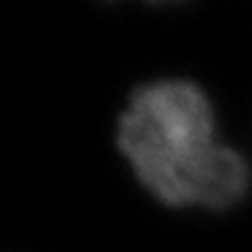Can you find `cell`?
Segmentation results:
<instances>
[{
    "mask_svg": "<svg viewBox=\"0 0 252 252\" xmlns=\"http://www.w3.org/2000/svg\"><path fill=\"white\" fill-rule=\"evenodd\" d=\"M117 145L140 185L171 208L224 210L248 191V163L217 140L210 100L191 82L135 89L119 117Z\"/></svg>",
    "mask_w": 252,
    "mask_h": 252,
    "instance_id": "6da1fadb",
    "label": "cell"
},
{
    "mask_svg": "<svg viewBox=\"0 0 252 252\" xmlns=\"http://www.w3.org/2000/svg\"><path fill=\"white\" fill-rule=\"evenodd\" d=\"M147 2H171V0H147Z\"/></svg>",
    "mask_w": 252,
    "mask_h": 252,
    "instance_id": "7a4b0ae2",
    "label": "cell"
}]
</instances>
